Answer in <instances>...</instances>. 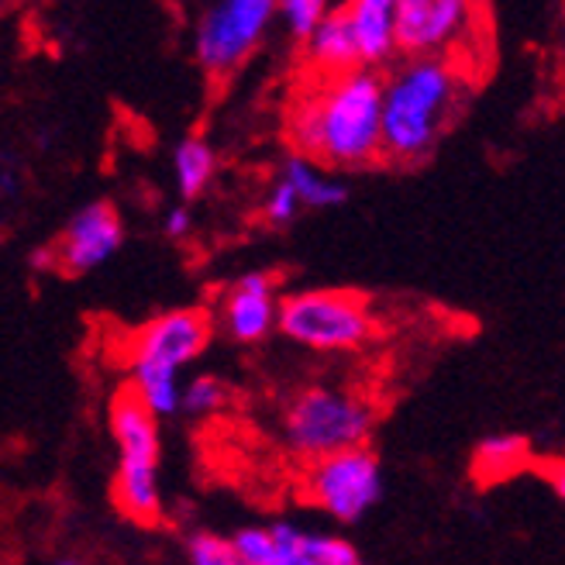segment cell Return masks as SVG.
I'll list each match as a JSON object with an SVG mask.
<instances>
[{
  "mask_svg": "<svg viewBox=\"0 0 565 565\" xmlns=\"http://www.w3.org/2000/svg\"><path fill=\"white\" fill-rule=\"evenodd\" d=\"M287 135L297 156L328 173L383 162V76L355 70L345 76H307L287 110Z\"/></svg>",
  "mask_w": 565,
  "mask_h": 565,
  "instance_id": "obj_1",
  "label": "cell"
},
{
  "mask_svg": "<svg viewBox=\"0 0 565 565\" xmlns=\"http://www.w3.org/2000/svg\"><path fill=\"white\" fill-rule=\"evenodd\" d=\"M469 70L451 60H401L383 76V162L420 166L456 121Z\"/></svg>",
  "mask_w": 565,
  "mask_h": 565,
  "instance_id": "obj_2",
  "label": "cell"
},
{
  "mask_svg": "<svg viewBox=\"0 0 565 565\" xmlns=\"http://www.w3.org/2000/svg\"><path fill=\"white\" fill-rule=\"evenodd\" d=\"M211 331L214 321L204 307L169 310V315H159L135 331L128 342L131 390L156 417H169L180 411V370L196 355H204Z\"/></svg>",
  "mask_w": 565,
  "mask_h": 565,
  "instance_id": "obj_3",
  "label": "cell"
},
{
  "mask_svg": "<svg viewBox=\"0 0 565 565\" xmlns=\"http://www.w3.org/2000/svg\"><path fill=\"white\" fill-rule=\"evenodd\" d=\"M380 420L373 397L349 386H307L282 414V441L303 462L370 445Z\"/></svg>",
  "mask_w": 565,
  "mask_h": 565,
  "instance_id": "obj_4",
  "label": "cell"
},
{
  "mask_svg": "<svg viewBox=\"0 0 565 565\" xmlns=\"http://www.w3.org/2000/svg\"><path fill=\"white\" fill-rule=\"evenodd\" d=\"M110 435L118 441L115 500L131 521L152 524L162 514L159 497V417L125 386L110 401Z\"/></svg>",
  "mask_w": 565,
  "mask_h": 565,
  "instance_id": "obj_5",
  "label": "cell"
},
{
  "mask_svg": "<svg viewBox=\"0 0 565 565\" xmlns=\"http://www.w3.org/2000/svg\"><path fill=\"white\" fill-rule=\"evenodd\" d=\"M276 328L310 352H359L376 334V310L355 290H297L279 300Z\"/></svg>",
  "mask_w": 565,
  "mask_h": 565,
  "instance_id": "obj_6",
  "label": "cell"
},
{
  "mask_svg": "<svg viewBox=\"0 0 565 565\" xmlns=\"http://www.w3.org/2000/svg\"><path fill=\"white\" fill-rule=\"evenodd\" d=\"M490 24V8L469 0H397V55L451 60L466 66L472 42Z\"/></svg>",
  "mask_w": 565,
  "mask_h": 565,
  "instance_id": "obj_7",
  "label": "cell"
},
{
  "mask_svg": "<svg viewBox=\"0 0 565 565\" xmlns=\"http://www.w3.org/2000/svg\"><path fill=\"white\" fill-rule=\"evenodd\" d=\"M303 500L318 507L338 524H355L373 511L383 497V466L380 456L365 445L338 456L307 462L300 479Z\"/></svg>",
  "mask_w": 565,
  "mask_h": 565,
  "instance_id": "obj_8",
  "label": "cell"
},
{
  "mask_svg": "<svg viewBox=\"0 0 565 565\" xmlns=\"http://www.w3.org/2000/svg\"><path fill=\"white\" fill-rule=\"evenodd\" d=\"M273 21V0H221V4H211L193 32L196 63L211 76H232L263 45Z\"/></svg>",
  "mask_w": 565,
  "mask_h": 565,
  "instance_id": "obj_9",
  "label": "cell"
},
{
  "mask_svg": "<svg viewBox=\"0 0 565 565\" xmlns=\"http://www.w3.org/2000/svg\"><path fill=\"white\" fill-rule=\"evenodd\" d=\"M125 242V224L121 214L107 201H97L70 217L63 235L52 242V263L70 276L90 273L104 266Z\"/></svg>",
  "mask_w": 565,
  "mask_h": 565,
  "instance_id": "obj_10",
  "label": "cell"
},
{
  "mask_svg": "<svg viewBox=\"0 0 565 565\" xmlns=\"http://www.w3.org/2000/svg\"><path fill=\"white\" fill-rule=\"evenodd\" d=\"M276 276L245 273L217 300V324L238 345H256L279 321Z\"/></svg>",
  "mask_w": 565,
  "mask_h": 565,
  "instance_id": "obj_11",
  "label": "cell"
},
{
  "mask_svg": "<svg viewBox=\"0 0 565 565\" xmlns=\"http://www.w3.org/2000/svg\"><path fill=\"white\" fill-rule=\"evenodd\" d=\"M359 66L380 73L397 55V0H352L345 4Z\"/></svg>",
  "mask_w": 565,
  "mask_h": 565,
  "instance_id": "obj_12",
  "label": "cell"
},
{
  "mask_svg": "<svg viewBox=\"0 0 565 565\" xmlns=\"http://www.w3.org/2000/svg\"><path fill=\"white\" fill-rule=\"evenodd\" d=\"M300 49H303V73L315 76V79H331V76H345V73L362 70L355 42H352L345 4L328 8L324 21L318 24V32L310 35Z\"/></svg>",
  "mask_w": 565,
  "mask_h": 565,
  "instance_id": "obj_13",
  "label": "cell"
},
{
  "mask_svg": "<svg viewBox=\"0 0 565 565\" xmlns=\"http://www.w3.org/2000/svg\"><path fill=\"white\" fill-rule=\"evenodd\" d=\"M300 534L303 527L294 521H276L266 527H242L235 545L248 565H303L300 562Z\"/></svg>",
  "mask_w": 565,
  "mask_h": 565,
  "instance_id": "obj_14",
  "label": "cell"
},
{
  "mask_svg": "<svg viewBox=\"0 0 565 565\" xmlns=\"http://www.w3.org/2000/svg\"><path fill=\"white\" fill-rule=\"evenodd\" d=\"M279 177L294 186L303 211H328V207H338V204L349 201V186L342 180H338L334 173H328V169H321L318 162L297 156V152L282 162Z\"/></svg>",
  "mask_w": 565,
  "mask_h": 565,
  "instance_id": "obj_15",
  "label": "cell"
},
{
  "mask_svg": "<svg viewBox=\"0 0 565 565\" xmlns=\"http://www.w3.org/2000/svg\"><path fill=\"white\" fill-rule=\"evenodd\" d=\"M531 459V448L521 435H490L472 451V476L479 483H500L514 476Z\"/></svg>",
  "mask_w": 565,
  "mask_h": 565,
  "instance_id": "obj_16",
  "label": "cell"
},
{
  "mask_svg": "<svg viewBox=\"0 0 565 565\" xmlns=\"http://www.w3.org/2000/svg\"><path fill=\"white\" fill-rule=\"evenodd\" d=\"M173 169H177V186L186 201L190 196H201L207 190V183L214 180V169H217L214 149L204 138H183L177 146V156H173Z\"/></svg>",
  "mask_w": 565,
  "mask_h": 565,
  "instance_id": "obj_17",
  "label": "cell"
},
{
  "mask_svg": "<svg viewBox=\"0 0 565 565\" xmlns=\"http://www.w3.org/2000/svg\"><path fill=\"white\" fill-rule=\"evenodd\" d=\"M300 562L303 565H365L359 548L342 539V534L328 531H307L300 534Z\"/></svg>",
  "mask_w": 565,
  "mask_h": 565,
  "instance_id": "obj_18",
  "label": "cell"
},
{
  "mask_svg": "<svg viewBox=\"0 0 565 565\" xmlns=\"http://www.w3.org/2000/svg\"><path fill=\"white\" fill-rule=\"evenodd\" d=\"M324 14H328L324 0H282V4H276V18L287 24L290 39L300 42V45L318 32V24L324 21Z\"/></svg>",
  "mask_w": 565,
  "mask_h": 565,
  "instance_id": "obj_19",
  "label": "cell"
},
{
  "mask_svg": "<svg viewBox=\"0 0 565 565\" xmlns=\"http://www.w3.org/2000/svg\"><path fill=\"white\" fill-rule=\"evenodd\" d=\"M186 555H190V565H248L235 539H224V534H214V531L193 534Z\"/></svg>",
  "mask_w": 565,
  "mask_h": 565,
  "instance_id": "obj_20",
  "label": "cell"
},
{
  "mask_svg": "<svg viewBox=\"0 0 565 565\" xmlns=\"http://www.w3.org/2000/svg\"><path fill=\"white\" fill-rule=\"evenodd\" d=\"M224 401H228V386H224L221 380L214 376H196L183 386V401L180 407L190 411V414H214L224 407Z\"/></svg>",
  "mask_w": 565,
  "mask_h": 565,
  "instance_id": "obj_21",
  "label": "cell"
},
{
  "mask_svg": "<svg viewBox=\"0 0 565 565\" xmlns=\"http://www.w3.org/2000/svg\"><path fill=\"white\" fill-rule=\"evenodd\" d=\"M300 211H303V204H300V196L294 193V186L282 177H276L269 193H266V201H263V217L269 224H276V228H282V224H290Z\"/></svg>",
  "mask_w": 565,
  "mask_h": 565,
  "instance_id": "obj_22",
  "label": "cell"
},
{
  "mask_svg": "<svg viewBox=\"0 0 565 565\" xmlns=\"http://www.w3.org/2000/svg\"><path fill=\"white\" fill-rule=\"evenodd\" d=\"M190 224H193V214H190L186 207L169 211V214H166V235L183 238V235H190Z\"/></svg>",
  "mask_w": 565,
  "mask_h": 565,
  "instance_id": "obj_23",
  "label": "cell"
},
{
  "mask_svg": "<svg viewBox=\"0 0 565 565\" xmlns=\"http://www.w3.org/2000/svg\"><path fill=\"white\" fill-rule=\"evenodd\" d=\"M545 479L552 483V490L565 500V459H548L545 462Z\"/></svg>",
  "mask_w": 565,
  "mask_h": 565,
  "instance_id": "obj_24",
  "label": "cell"
},
{
  "mask_svg": "<svg viewBox=\"0 0 565 565\" xmlns=\"http://www.w3.org/2000/svg\"><path fill=\"white\" fill-rule=\"evenodd\" d=\"M60 565H83V562H76V558H66V562H60Z\"/></svg>",
  "mask_w": 565,
  "mask_h": 565,
  "instance_id": "obj_25",
  "label": "cell"
}]
</instances>
